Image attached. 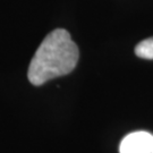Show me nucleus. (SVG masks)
Segmentation results:
<instances>
[{"mask_svg":"<svg viewBox=\"0 0 153 153\" xmlns=\"http://www.w3.org/2000/svg\"><path fill=\"white\" fill-rule=\"evenodd\" d=\"M78 57V48L68 31L57 28L44 38L32 58L28 81L39 86L52 78L67 75L76 67Z\"/></svg>","mask_w":153,"mask_h":153,"instance_id":"f257e3e1","label":"nucleus"},{"mask_svg":"<svg viewBox=\"0 0 153 153\" xmlns=\"http://www.w3.org/2000/svg\"><path fill=\"white\" fill-rule=\"evenodd\" d=\"M153 135L148 131H134L124 137L119 146L120 153H151Z\"/></svg>","mask_w":153,"mask_h":153,"instance_id":"f03ea898","label":"nucleus"},{"mask_svg":"<svg viewBox=\"0 0 153 153\" xmlns=\"http://www.w3.org/2000/svg\"><path fill=\"white\" fill-rule=\"evenodd\" d=\"M135 53L143 59H153V38L141 41L135 47Z\"/></svg>","mask_w":153,"mask_h":153,"instance_id":"7ed1b4c3","label":"nucleus"},{"mask_svg":"<svg viewBox=\"0 0 153 153\" xmlns=\"http://www.w3.org/2000/svg\"><path fill=\"white\" fill-rule=\"evenodd\" d=\"M151 153H153V148H152V152H151Z\"/></svg>","mask_w":153,"mask_h":153,"instance_id":"20e7f679","label":"nucleus"}]
</instances>
